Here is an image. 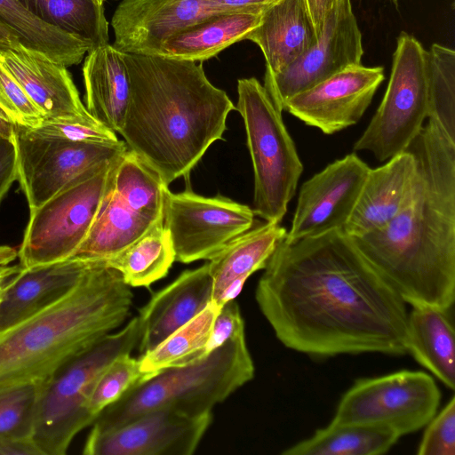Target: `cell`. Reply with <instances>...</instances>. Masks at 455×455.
Segmentation results:
<instances>
[{"mask_svg":"<svg viewBox=\"0 0 455 455\" xmlns=\"http://www.w3.org/2000/svg\"><path fill=\"white\" fill-rule=\"evenodd\" d=\"M317 38L304 0H280L262 13L260 23L246 40L260 48L265 76H273L296 61Z\"/></svg>","mask_w":455,"mask_h":455,"instance_id":"obj_24","label":"cell"},{"mask_svg":"<svg viewBox=\"0 0 455 455\" xmlns=\"http://www.w3.org/2000/svg\"><path fill=\"white\" fill-rule=\"evenodd\" d=\"M212 301V278L208 262L182 272L152 295L138 315L141 325L140 355L196 316Z\"/></svg>","mask_w":455,"mask_h":455,"instance_id":"obj_21","label":"cell"},{"mask_svg":"<svg viewBox=\"0 0 455 455\" xmlns=\"http://www.w3.org/2000/svg\"><path fill=\"white\" fill-rule=\"evenodd\" d=\"M32 129L76 142L113 144L120 141L115 132L99 122H44Z\"/></svg>","mask_w":455,"mask_h":455,"instance_id":"obj_38","label":"cell"},{"mask_svg":"<svg viewBox=\"0 0 455 455\" xmlns=\"http://www.w3.org/2000/svg\"><path fill=\"white\" fill-rule=\"evenodd\" d=\"M20 45L18 37L8 28L0 24V52L17 48Z\"/></svg>","mask_w":455,"mask_h":455,"instance_id":"obj_45","label":"cell"},{"mask_svg":"<svg viewBox=\"0 0 455 455\" xmlns=\"http://www.w3.org/2000/svg\"><path fill=\"white\" fill-rule=\"evenodd\" d=\"M427 52L411 35L401 32L393 54L384 97L354 145L379 162L405 151L427 118Z\"/></svg>","mask_w":455,"mask_h":455,"instance_id":"obj_10","label":"cell"},{"mask_svg":"<svg viewBox=\"0 0 455 455\" xmlns=\"http://www.w3.org/2000/svg\"><path fill=\"white\" fill-rule=\"evenodd\" d=\"M140 370L139 358L124 354L116 358L96 382L90 399V411L97 416L118 401L132 386L148 377Z\"/></svg>","mask_w":455,"mask_h":455,"instance_id":"obj_35","label":"cell"},{"mask_svg":"<svg viewBox=\"0 0 455 455\" xmlns=\"http://www.w3.org/2000/svg\"><path fill=\"white\" fill-rule=\"evenodd\" d=\"M255 292L276 338L313 356L407 353L405 302L343 229L287 242Z\"/></svg>","mask_w":455,"mask_h":455,"instance_id":"obj_1","label":"cell"},{"mask_svg":"<svg viewBox=\"0 0 455 455\" xmlns=\"http://www.w3.org/2000/svg\"><path fill=\"white\" fill-rule=\"evenodd\" d=\"M237 107L245 128L254 174L253 212L267 222L283 220L296 193L303 164L265 87L254 77L237 81Z\"/></svg>","mask_w":455,"mask_h":455,"instance_id":"obj_7","label":"cell"},{"mask_svg":"<svg viewBox=\"0 0 455 455\" xmlns=\"http://www.w3.org/2000/svg\"><path fill=\"white\" fill-rule=\"evenodd\" d=\"M39 391L40 386L34 384L0 389V445L12 439L32 438Z\"/></svg>","mask_w":455,"mask_h":455,"instance_id":"obj_34","label":"cell"},{"mask_svg":"<svg viewBox=\"0 0 455 455\" xmlns=\"http://www.w3.org/2000/svg\"><path fill=\"white\" fill-rule=\"evenodd\" d=\"M30 210L19 264L24 268L71 258L88 235L111 190L120 157Z\"/></svg>","mask_w":455,"mask_h":455,"instance_id":"obj_9","label":"cell"},{"mask_svg":"<svg viewBox=\"0 0 455 455\" xmlns=\"http://www.w3.org/2000/svg\"><path fill=\"white\" fill-rule=\"evenodd\" d=\"M220 307L212 301L155 348L141 355L139 358L140 370L152 375L168 368L193 363L207 355L213 321Z\"/></svg>","mask_w":455,"mask_h":455,"instance_id":"obj_31","label":"cell"},{"mask_svg":"<svg viewBox=\"0 0 455 455\" xmlns=\"http://www.w3.org/2000/svg\"><path fill=\"white\" fill-rule=\"evenodd\" d=\"M100 261L118 271L130 287H148L164 278L175 261L164 220L117 254Z\"/></svg>","mask_w":455,"mask_h":455,"instance_id":"obj_30","label":"cell"},{"mask_svg":"<svg viewBox=\"0 0 455 455\" xmlns=\"http://www.w3.org/2000/svg\"><path fill=\"white\" fill-rule=\"evenodd\" d=\"M96 2L100 3V4H104L105 0H95Z\"/></svg>","mask_w":455,"mask_h":455,"instance_id":"obj_47","label":"cell"},{"mask_svg":"<svg viewBox=\"0 0 455 455\" xmlns=\"http://www.w3.org/2000/svg\"><path fill=\"white\" fill-rule=\"evenodd\" d=\"M253 210L222 196L206 197L187 188L172 193L164 190V226L175 260L191 263L211 259L230 241L250 229Z\"/></svg>","mask_w":455,"mask_h":455,"instance_id":"obj_13","label":"cell"},{"mask_svg":"<svg viewBox=\"0 0 455 455\" xmlns=\"http://www.w3.org/2000/svg\"><path fill=\"white\" fill-rule=\"evenodd\" d=\"M132 293L96 261L63 296L0 333V389L47 384L127 318Z\"/></svg>","mask_w":455,"mask_h":455,"instance_id":"obj_4","label":"cell"},{"mask_svg":"<svg viewBox=\"0 0 455 455\" xmlns=\"http://www.w3.org/2000/svg\"><path fill=\"white\" fill-rule=\"evenodd\" d=\"M399 435L378 426L331 423L309 438L287 448L283 455H379L386 453Z\"/></svg>","mask_w":455,"mask_h":455,"instance_id":"obj_29","label":"cell"},{"mask_svg":"<svg viewBox=\"0 0 455 455\" xmlns=\"http://www.w3.org/2000/svg\"><path fill=\"white\" fill-rule=\"evenodd\" d=\"M0 110L14 125L37 128L44 121L43 114L21 85L1 63Z\"/></svg>","mask_w":455,"mask_h":455,"instance_id":"obj_36","label":"cell"},{"mask_svg":"<svg viewBox=\"0 0 455 455\" xmlns=\"http://www.w3.org/2000/svg\"><path fill=\"white\" fill-rule=\"evenodd\" d=\"M42 21L90 42L108 44L104 4L95 0H17Z\"/></svg>","mask_w":455,"mask_h":455,"instance_id":"obj_32","label":"cell"},{"mask_svg":"<svg viewBox=\"0 0 455 455\" xmlns=\"http://www.w3.org/2000/svg\"><path fill=\"white\" fill-rule=\"evenodd\" d=\"M427 52V118L455 141V52L436 43Z\"/></svg>","mask_w":455,"mask_h":455,"instance_id":"obj_33","label":"cell"},{"mask_svg":"<svg viewBox=\"0 0 455 455\" xmlns=\"http://www.w3.org/2000/svg\"><path fill=\"white\" fill-rule=\"evenodd\" d=\"M17 153L13 140L0 135V203L17 180Z\"/></svg>","mask_w":455,"mask_h":455,"instance_id":"obj_40","label":"cell"},{"mask_svg":"<svg viewBox=\"0 0 455 455\" xmlns=\"http://www.w3.org/2000/svg\"><path fill=\"white\" fill-rule=\"evenodd\" d=\"M12 140L17 180L29 210L68 185L100 172L128 149L124 140L113 144L76 142L14 124Z\"/></svg>","mask_w":455,"mask_h":455,"instance_id":"obj_11","label":"cell"},{"mask_svg":"<svg viewBox=\"0 0 455 455\" xmlns=\"http://www.w3.org/2000/svg\"><path fill=\"white\" fill-rule=\"evenodd\" d=\"M220 13L264 12L280 0H203Z\"/></svg>","mask_w":455,"mask_h":455,"instance_id":"obj_41","label":"cell"},{"mask_svg":"<svg viewBox=\"0 0 455 455\" xmlns=\"http://www.w3.org/2000/svg\"><path fill=\"white\" fill-rule=\"evenodd\" d=\"M245 336L244 323L238 304L229 300L218 310L207 346L208 354L229 340Z\"/></svg>","mask_w":455,"mask_h":455,"instance_id":"obj_39","label":"cell"},{"mask_svg":"<svg viewBox=\"0 0 455 455\" xmlns=\"http://www.w3.org/2000/svg\"><path fill=\"white\" fill-rule=\"evenodd\" d=\"M0 63L43 114L44 122H98L82 103L67 67L21 44L0 52Z\"/></svg>","mask_w":455,"mask_h":455,"instance_id":"obj_19","label":"cell"},{"mask_svg":"<svg viewBox=\"0 0 455 455\" xmlns=\"http://www.w3.org/2000/svg\"><path fill=\"white\" fill-rule=\"evenodd\" d=\"M122 54L131 93L119 134L169 186L187 177L211 145L223 140L228 116L235 107L210 82L202 64Z\"/></svg>","mask_w":455,"mask_h":455,"instance_id":"obj_3","label":"cell"},{"mask_svg":"<svg viewBox=\"0 0 455 455\" xmlns=\"http://www.w3.org/2000/svg\"><path fill=\"white\" fill-rule=\"evenodd\" d=\"M286 229L279 223L251 227L230 241L208 261L212 278V302L221 307L242 291L248 277L263 269Z\"/></svg>","mask_w":455,"mask_h":455,"instance_id":"obj_23","label":"cell"},{"mask_svg":"<svg viewBox=\"0 0 455 455\" xmlns=\"http://www.w3.org/2000/svg\"><path fill=\"white\" fill-rule=\"evenodd\" d=\"M363 55L362 33L351 0H339L324 20L317 42L281 72L265 76L263 86L283 111L290 98L351 65L361 64Z\"/></svg>","mask_w":455,"mask_h":455,"instance_id":"obj_14","label":"cell"},{"mask_svg":"<svg viewBox=\"0 0 455 455\" xmlns=\"http://www.w3.org/2000/svg\"><path fill=\"white\" fill-rule=\"evenodd\" d=\"M425 427L418 455H455V397Z\"/></svg>","mask_w":455,"mask_h":455,"instance_id":"obj_37","label":"cell"},{"mask_svg":"<svg viewBox=\"0 0 455 455\" xmlns=\"http://www.w3.org/2000/svg\"><path fill=\"white\" fill-rule=\"evenodd\" d=\"M262 13H220L207 18L171 37L159 56L196 62L212 59L245 40L260 23Z\"/></svg>","mask_w":455,"mask_h":455,"instance_id":"obj_27","label":"cell"},{"mask_svg":"<svg viewBox=\"0 0 455 455\" xmlns=\"http://www.w3.org/2000/svg\"><path fill=\"white\" fill-rule=\"evenodd\" d=\"M170 407L148 411L115 429L89 433L84 455H191L212 423Z\"/></svg>","mask_w":455,"mask_h":455,"instance_id":"obj_15","label":"cell"},{"mask_svg":"<svg viewBox=\"0 0 455 455\" xmlns=\"http://www.w3.org/2000/svg\"><path fill=\"white\" fill-rule=\"evenodd\" d=\"M254 364L245 336L229 340L193 363L168 368L132 386L118 401L104 409L91 432L103 433L161 407L199 416L252 379Z\"/></svg>","mask_w":455,"mask_h":455,"instance_id":"obj_5","label":"cell"},{"mask_svg":"<svg viewBox=\"0 0 455 455\" xmlns=\"http://www.w3.org/2000/svg\"><path fill=\"white\" fill-rule=\"evenodd\" d=\"M95 262L69 258L22 267L1 297L0 333L60 299Z\"/></svg>","mask_w":455,"mask_h":455,"instance_id":"obj_22","label":"cell"},{"mask_svg":"<svg viewBox=\"0 0 455 455\" xmlns=\"http://www.w3.org/2000/svg\"><path fill=\"white\" fill-rule=\"evenodd\" d=\"M384 78L382 67L351 65L290 98L283 110L333 134L358 123Z\"/></svg>","mask_w":455,"mask_h":455,"instance_id":"obj_17","label":"cell"},{"mask_svg":"<svg viewBox=\"0 0 455 455\" xmlns=\"http://www.w3.org/2000/svg\"><path fill=\"white\" fill-rule=\"evenodd\" d=\"M407 150L416 163L411 197L384 228L352 239L405 303L450 309L455 299V141L428 120Z\"/></svg>","mask_w":455,"mask_h":455,"instance_id":"obj_2","label":"cell"},{"mask_svg":"<svg viewBox=\"0 0 455 455\" xmlns=\"http://www.w3.org/2000/svg\"><path fill=\"white\" fill-rule=\"evenodd\" d=\"M392 1L396 2L397 0H392Z\"/></svg>","mask_w":455,"mask_h":455,"instance_id":"obj_48","label":"cell"},{"mask_svg":"<svg viewBox=\"0 0 455 455\" xmlns=\"http://www.w3.org/2000/svg\"><path fill=\"white\" fill-rule=\"evenodd\" d=\"M415 177V158L407 149L370 168L343 231L358 237L384 228L411 197Z\"/></svg>","mask_w":455,"mask_h":455,"instance_id":"obj_20","label":"cell"},{"mask_svg":"<svg viewBox=\"0 0 455 455\" xmlns=\"http://www.w3.org/2000/svg\"><path fill=\"white\" fill-rule=\"evenodd\" d=\"M339 0H304L307 13L318 36L324 20Z\"/></svg>","mask_w":455,"mask_h":455,"instance_id":"obj_43","label":"cell"},{"mask_svg":"<svg viewBox=\"0 0 455 455\" xmlns=\"http://www.w3.org/2000/svg\"><path fill=\"white\" fill-rule=\"evenodd\" d=\"M0 455H42L32 438L12 439L0 445Z\"/></svg>","mask_w":455,"mask_h":455,"instance_id":"obj_44","label":"cell"},{"mask_svg":"<svg viewBox=\"0 0 455 455\" xmlns=\"http://www.w3.org/2000/svg\"><path fill=\"white\" fill-rule=\"evenodd\" d=\"M0 135L12 139L13 124L9 121L6 116L0 110Z\"/></svg>","mask_w":455,"mask_h":455,"instance_id":"obj_46","label":"cell"},{"mask_svg":"<svg viewBox=\"0 0 455 455\" xmlns=\"http://www.w3.org/2000/svg\"><path fill=\"white\" fill-rule=\"evenodd\" d=\"M0 24L8 28L20 44L65 67L79 64L92 44L37 19L17 0H0Z\"/></svg>","mask_w":455,"mask_h":455,"instance_id":"obj_28","label":"cell"},{"mask_svg":"<svg viewBox=\"0 0 455 455\" xmlns=\"http://www.w3.org/2000/svg\"><path fill=\"white\" fill-rule=\"evenodd\" d=\"M17 258L18 251L9 246H0V297L22 268L20 264L12 263Z\"/></svg>","mask_w":455,"mask_h":455,"instance_id":"obj_42","label":"cell"},{"mask_svg":"<svg viewBox=\"0 0 455 455\" xmlns=\"http://www.w3.org/2000/svg\"><path fill=\"white\" fill-rule=\"evenodd\" d=\"M450 309L413 306L407 315V353L451 390L455 387V340Z\"/></svg>","mask_w":455,"mask_h":455,"instance_id":"obj_26","label":"cell"},{"mask_svg":"<svg viewBox=\"0 0 455 455\" xmlns=\"http://www.w3.org/2000/svg\"><path fill=\"white\" fill-rule=\"evenodd\" d=\"M83 77L86 109L99 123L119 133L130 101V80L122 52L106 44L84 58Z\"/></svg>","mask_w":455,"mask_h":455,"instance_id":"obj_25","label":"cell"},{"mask_svg":"<svg viewBox=\"0 0 455 455\" xmlns=\"http://www.w3.org/2000/svg\"><path fill=\"white\" fill-rule=\"evenodd\" d=\"M440 398L434 379L424 371L361 379L343 395L331 421L378 426L400 437L425 427Z\"/></svg>","mask_w":455,"mask_h":455,"instance_id":"obj_12","label":"cell"},{"mask_svg":"<svg viewBox=\"0 0 455 455\" xmlns=\"http://www.w3.org/2000/svg\"><path fill=\"white\" fill-rule=\"evenodd\" d=\"M161 178L127 149L120 157L113 186L84 241L71 258L105 260L164 220Z\"/></svg>","mask_w":455,"mask_h":455,"instance_id":"obj_8","label":"cell"},{"mask_svg":"<svg viewBox=\"0 0 455 455\" xmlns=\"http://www.w3.org/2000/svg\"><path fill=\"white\" fill-rule=\"evenodd\" d=\"M216 14L203 0H122L111 19L113 46L125 53L159 56L171 37Z\"/></svg>","mask_w":455,"mask_h":455,"instance_id":"obj_18","label":"cell"},{"mask_svg":"<svg viewBox=\"0 0 455 455\" xmlns=\"http://www.w3.org/2000/svg\"><path fill=\"white\" fill-rule=\"evenodd\" d=\"M138 316L108 333L40 387L32 438L42 455H64L74 438L95 420L90 399L97 380L118 356L139 345Z\"/></svg>","mask_w":455,"mask_h":455,"instance_id":"obj_6","label":"cell"},{"mask_svg":"<svg viewBox=\"0 0 455 455\" xmlns=\"http://www.w3.org/2000/svg\"><path fill=\"white\" fill-rule=\"evenodd\" d=\"M0 300H1V297H0Z\"/></svg>","mask_w":455,"mask_h":455,"instance_id":"obj_49","label":"cell"},{"mask_svg":"<svg viewBox=\"0 0 455 455\" xmlns=\"http://www.w3.org/2000/svg\"><path fill=\"white\" fill-rule=\"evenodd\" d=\"M369 170L355 153H351L329 164L305 181L284 240L293 242L343 229Z\"/></svg>","mask_w":455,"mask_h":455,"instance_id":"obj_16","label":"cell"}]
</instances>
